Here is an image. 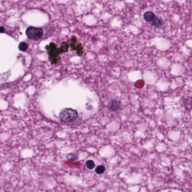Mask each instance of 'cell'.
<instances>
[{
  "label": "cell",
  "mask_w": 192,
  "mask_h": 192,
  "mask_svg": "<svg viewBox=\"0 0 192 192\" xmlns=\"http://www.w3.org/2000/svg\"><path fill=\"white\" fill-rule=\"evenodd\" d=\"M144 18L148 22H151L152 21L155 17L156 16L153 12L151 11H147L144 14Z\"/></svg>",
  "instance_id": "8992f818"
},
{
  "label": "cell",
  "mask_w": 192,
  "mask_h": 192,
  "mask_svg": "<svg viewBox=\"0 0 192 192\" xmlns=\"http://www.w3.org/2000/svg\"><path fill=\"white\" fill-rule=\"evenodd\" d=\"M152 24L157 28H159V27H162L164 24V21L162 19H161V18L156 16L155 18L152 21Z\"/></svg>",
  "instance_id": "5b68a950"
},
{
  "label": "cell",
  "mask_w": 192,
  "mask_h": 192,
  "mask_svg": "<svg viewBox=\"0 0 192 192\" xmlns=\"http://www.w3.org/2000/svg\"><path fill=\"white\" fill-rule=\"evenodd\" d=\"M47 50L50 61L51 64L56 65L60 60V54H62L59 48H58L57 45L54 42H50L49 44L46 46Z\"/></svg>",
  "instance_id": "6da1fadb"
},
{
  "label": "cell",
  "mask_w": 192,
  "mask_h": 192,
  "mask_svg": "<svg viewBox=\"0 0 192 192\" xmlns=\"http://www.w3.org/2000/svg\"><path fill=\"white\" fill-rule=\"evenodd\" d=\"M68 47H69V45L68 44V43L67 42H63L61 44V46L59 47L61 53L62 54V53L67 52Z\"/></svg>",
  "instance_id": "ba28073f"
},
{
  "label": "cell",
  "mask_w": 192,
  "mask_h": 192,
  "mask_svg": "<svg viewBox=\"0 0 192 192\" xmlns=\"http://www.w3.org/2000/svg\"><path fill=\"white\" fill-rule=\"evenodd\" d=\"M80 44H79L77 42V39L76 37H72V38L70 40V46L73 50L77 49L78 47L79 46Z\"/></svg>",
  "instance_id": "52a82bcc"
},
{
  "label": "cell",
  "mask_w": 192,
  "mask_h": 192,
  "mask_svg": "<svg viewBox=\"0 0 192 192\" xmlns=\"http://www.w3.org/2000/svg\"><path fill=\"white\" fill-rule=\"evenodd\" d=\"M28 48V44L25 42H21L19 44V49L21 51L25 52L27 50Z\"/></svg>",
  "instance_id": "9c48e42d"
},
{
  "label": "cell",
  "mask_w": 192,
  "mask_h": 192,
  "mask_svg": "<svg viewBox=\"0 0 192 192\" xmlns=\"http://www.w3.org/2000/svg\"><path fill=\"white\" fill-rule=\"evenodd\" d=\"M4 30H5V28H4L3 27H1V33H4Z\"/></svg>",
  "instance_id": "7c38bea8"
},
{
  "label": "cell",
  "mask_w": 192,
  "mask_h": 192,
  "mask_svg": "<svg viewBox=\"0 0 192 192\" xmlns=\"http://www.w3.org/2000/svg\"><path fill=\"white\" fill-rule=\"evenodd\" d=\"M86 167L90 170H92L95 167V162L93 160H88L86 162Z\"/></svg>",
  "instance_id": "8fae6325"
},
{
  "label": "cell",
  "mask_w": 192,
  "mask_h": 192,
  "mask_svg": "<svg viewBox=\"0 0 192 192\" xmlns=\"http://www.w3.org/2000/svg\"><path fill=\"white\" fill-rule=\"evenodd\" d=\"M25 32L27 37L30 39L33 40L41 39L44 35V31L42 28L32 26L29 27L26 30Z\"/></svg>",
  "instance_id": "3957f363"
},
{
  "label": "cell",
  "mask_w": 192,
  "mask_h": 192,
  "mask_svg": "<svg viewBox=\"0 0 192 192\" xmlns=\"http://www.w3.org/2000/svg\"><path fill=\"white\" fill-rule=\"evenodd\" d=\"M79 117L77 110L72 108H65L63 109L59 114V117L61 121L64 123H70L75 121Z\"/></svg>",
  "instance_id": "7a4b0ae2"
},
{
  "label": "cell",
  "mask_w": 192,
  "mask_h": 192,
  "mask_svg": "<svg viewBox=\"0 0 192 192\" xmlns=\"http://www.w3.org/2000/svg\"></svg>",
  "instance_id": "4fadbf2b"
},
{
  "label": "cell",
  "mask_w": 192,
  "mask_h": 192,
  "mask_svg": "<svg viewBox=\"0 0 192 192\" xmlns=\"http://www.w3.org/2000/svg\"><path fill=\"white\" fill-rule=\"evenodd\" d=\"M108 109L111 112H118L122 109L121 104L117 100H112L109 104Z\"/></svg>",
  "instance_id": "277c9868"
},
{
  "label": "cell",
  "mask_w": 192,
  "mask_h": 192,
  "mask_svg": "<svg viewBox=\"0 0 192 192\" xmlns=\"http://www.w3.org/2000/svg\"><path fill=\"white\" fill-rule=\"evenodd\" d=\"M105 171V168L104 166L103 165H99L95 169V172L99 175L103 174Z\"/></svg>",
  "instance_id": "30bf717a"
}]
</instances>
